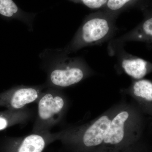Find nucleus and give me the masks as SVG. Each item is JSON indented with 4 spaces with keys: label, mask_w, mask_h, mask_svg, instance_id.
Wrapping results in <instances>:
<instances>
[{
    "label": "nucleus",
    "mask_w": 152,
    "mask_h": 152,
    "mask_svg": "<svg viewBox=\"0 0 152 152\" xmlns=\"http://www.w3.org/2000/svg\"><path fill=\"white\" fill-rule=\"evenodd\" d=\"M131 117L130 112L127 110L113 115L102 149H123L135 145L137 137L127 129Z\"/></svg>",
    "instance_id": "nucleus-1"
},
{
    "label": "nucleus",
    "mask_w": 152,
    "mask_h": 152,
    "mask_svg": "<svg viewBox=\"0 0 152 152\" xmlns=\"http://www.w3.org/2000/svg\"><path fill=\"white\" fill-rule=\"evenodd\" d=\"M113 115H102L83 132L78 140L82 151L93 152L102 148Z\"/></svg>",
    "instance_id": "nucleus-2"
},
{
    "label": "nucleus",
    "mask_w": 152,
    "mask_h": 152,
    "mask_svg": "<svg viewBox=\"0 0 152 152\" xmlns=\"http://www.w3.org/2000/svg\"><path fill=\"white\" fill-rule=\"evenodd\" d=\"M40 90L36 87L21 86L0 94V106L20 109L38 99Z\"/></svg>",
    "instance_id": "nucleus-3"
},
{
    "label": "nucleus",
    "mask_w": 152,
    "mask_h": 152,
    "mask_svg": "<svg viewBox=\"0 0 152 152\" xmlns=\"http://www.w3.org/2000/svg\"><path fill=\"white\" fill-rule=\"evenodd\" d=\"M84 73L79 67L57 65L52 67L49 73V80L53 86L66 88L77 83L83 80Z\"/></svg>",
    "instance_id": "nucleus-4"
},
{
    "label": "nucleus",
    "mask_w": 152,
    "mask_h": 152,
    "mask_svg": "<svg viewBox=\"0 0 152 152\" xmlns=\"http://www.w3.org/2000/svg\"><path fill=\"white\" fill-rule=\"evenodd\" d=\"M65 101L62 97L47 93L40 99L38 103V115L43 121H50L63 110Z\"/></svg>",
    "instance_id": "nucleus-5"
},
{
    "label": "nucleus",
    "mask_w": 152,
    "mask_h": 152,
    "mask_svg": "<svg viewBox=\"0 0 152 152\" xmlns=\"http://www.w3.org/2000/svg\"><path fill=\"white\" fill-rule=\"evenodd\" d=\"M110 31L108 23L105 19L95 18L85 23L82 27L81 38L90 43L103 39Z\"/></svg>",
    "instance_id": "nucleus-6"
},
{
    "label": "nucleus",
    "mask_w": 152,
    "mask_h": 152,
    "mask_svg": "<svg viewBox=\"0 0 152 152\" xmlns=\"http://www.w3.org/2000/svg\"><path fill=\"white\" fill-rule=\"evenodd\" d=\"M0 16L8 20L16 19L20 21L28 26L29 31H33V21L35 15L22 10L13 0H0Z\"/></svg>",
    "instance_id": "nucleus-7"
},
{
    "label": "nucleus",
    "mask_w": 152,
    "mask_h": 152,
    "mask_svg": "<svg viewBox=\"0 0 152 152\" xmlns=\"http://www.w3.org/2000/svg\"><path fill=\"white\" fill-rule=\"evenodd\" d=\"M45 145V140L42 136L33 134L20 142L15 152H42Z\"/></svg>",
    "instance_id": "nucleus-8"
},
{
    "label": "nucleus",
    "mask_w": 152,
    "mask_h": 152,
    "mask_svg": "<svg viewBox=\"0 0 152 152\" xmlns=\"http://www.w3.org/2000/svg\"><path fill=\"white\" fill-rule=\"evenodd\" d=\"M122 66L125 72L134 78H142L147 74V62L142 59L124 60Z\"/></svg>",
    "instance_id": "nucleus-9"
},
{
    "label": "nucleus",
    "mask_w": 152,
    "mask_h": 152,
    "mask_svg": "<svg viewBox=\"0 0 152 152\" xmlns=\"http://www.w3.org/2000/svg\"><path fill=\"white\" fill-rule=\"evenodd\" d=\"M133 93L137 98L142 100L151 102L152 84L147 80H142L136 82L133 86Z\"/></svg>",
    "instance_id": "nucleus-10"
},
{
    "label": "nucleus",
    "mask_w": 152,
    "mask_h": 152,
    "mask_svg": "<svg viewBox=\"0 0 152 152\" xmlns=\"http://www.w3.org/2000/svg\"><path fill=\"white\" fill-rule=\"evenodd\" d=\"M131 0H108L107 6L109 9L116 10L121 9Z\"/></svg>",
    "instance_id": "nucleus-11"
},
{
    "label": "nucleus",
    "mask_w": 152,
    "mask_h": 152,
    "mask_svg": "<svg viewBox=\"0 0 152 152\" xmlns=\"http://www.w3.org/2000/svg\"><path fill=\"white\" fill-rule=\"evenodd\" d=\"M107 0H82L85 5L91 9L100 7L107 2Z\"/></svg>",
    "instance_id": "nucleus-12"
},
{
    "label": "nucleus",
    "mask_w": 152,
    "mask_h": 152,
    "mask_svg": "<svg viewBox=\"0 0 152 152\" xmlns=\"http://www.w3.org/2000/svg\"><path fill=\"white\" fill-rule=\"evenodd\" d=\"M10 119L5 113H0V131L5 129L10 125Z\"/></svg>",
    "instance_id": "nucleus-13"
},
{
    "label": "nucleus",
    "mask_w": 152,
    "mask_h": 152,
    "mask_svg": "<svg viewBox=\"0 0 152 152\" xmlns=\"http://www.w3.org/2000/svg\"><path fill=\"white\" fill-rule=\"evenodd\" d=\"M135 146L129 147L123 149H117L105 148L98 150L93 152H135L134 150Z\"/></svg>",
    "instance_id": "nucleus-14"
},
{
    "label": "nucleus",
    "mask_w": 152,
    "mask_h": 152,
    "mask_svg": "<svg viewBox=\"0 0 152 152\" xmlns=\"http://www.w3.org/2000/svg\"><path fill=\"white\" fill-rule=\"evenodd\" d=\"M143 28L145 32L148 35H152V19L151 18L144 23Z\"/></svg>",
    "instance_id": "nucleus-15"
}]
</instances>
